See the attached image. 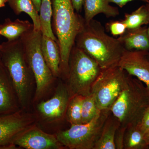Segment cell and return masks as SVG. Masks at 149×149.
<instances>
[{"mask_svg": "<svg viewBox=\"0 0 149 149\" xmlns=\"http://www.w3.org/2000/svg\"><path fill=\"white\" fill-rule=\"evenodd\" d=\"M52 29L60 49V77L66 80L70 52L85 22L74 9L71 0H52Z\"/></svg>", "mask_w": 149, "mask_h": 149, "instance_id": "6da1fadb", "label": "cell"}, {"mask_svg": "<svg viewBox=\"0 0 149 149\" xmlns=\"http://www.w3.org/2000/svg\"><path fill=\"white\" fill-rule=\"evenodd\" d=\"M74 45L94 58L102 70L117 65L125 50L118 39L107 34L101 22L94 19L85 22Z\"/></svg>", "mask_w": 149, "mask_h": 149, "instance_id": "7a4b0ae2", "label": "cell"}, {"mask_svg": "<svg viewBox=\"0 0 149 149\" xmlns=\"http://www.w3.org/2000/svg\"><path fill=\"white\" fill-rule=\"evenodd\" d=\"M1 45V60L10 76L21 109H26L30 104L35 80L22 41L20 38Z\"/></svg>", "mask_w": 149, "mask_h": 149, "instance_id": "3957f363", "label": "cell"}, {"mask_svg": "<svg viewBox=\"0 0 149 149\" xmlns=\"http://www.w3.org/2000/svg\"><path fill=\"white\" fill-rule=\"evenodd\" d=\"M149 105V92L141 81L128 74L126 82L109 110L120 125L136 124Z\"/></svg>", "mask_w": 149, "mask_h": 149, "instance_id": "277c9868", "label": "cell"}, {"mask_svg": "<svg viewBox=\"0 0 149 149\" xmlns=\"http://www.w3.org/2000/svg\"><path fill=\"white\" fill-rule=\"evenodd\" d=\"M102 70L94 58L74 45L70 56L68 75L65 84L70 97L75 95L85 97L90 95L93 83Z\"/></svg>", "mask_w": 149, "mask_h": 149, "instance_id": "5b68a950", "label": "cell"}, {"mask_svg": "<svg viewBox=\"0 0 149 149\" xmlns=\"http://www.w3.org/2000/svg\"><path fill=\"white\" fill-rule=\"evenodd\" d=\"M42 32L34 29L21 37L27 60L35 77L36 88L33 101L37 102L49 92L56 78L46 63L41 48Z\"/></svg>", "mask_w": 149, "mask_h": 149, "instance_id": "8992f818", "label": "cell"}, {"mask_svg": "<svg viewBox=\"0 0 149 149\" xmlns=\"http://www.w3.org/2000/svg\"><path fill=\"white\" fill-rule=\"evenodd\" d=\"M111 113L109 110H103L90 122L71 125L69 129L56 134L58 141L66 148L94 149L104 123Z\"/></svg>", "mask_w": 149, "mask_h": 149, "instance_id": "52a82bcc", "label": "cell"}, {"mask_svg": "<svg viewBox=\"0 0 149 149\" xmlns=\"http://www.w3.org/2000/svg\"><path fill=\"white\" fill-rule=\"evenodd\" d=\"M128 74L118 65L102 70L91 89V94L101 110H109L121 92Z\"/></svg>", "mask_w": 149, "mask_h": 149, "instance_id": "ba28073f", "label": "cell"}, {"mask_svg": "<svg viewBox=\"0 0 149 149\" xmlns=\"http://www.w3.org/2000/svg\"><path fill=\"white\" fill-rule=\"evenodd\" d=\"M23 110L0 116V147L11 143L19 134L34 125L35 116Z\"/></svg>", "mask_w": 149, "mask_h": 149, "instance_id": "9c48e42d", "label": "cell"}, {"mask_svg": "<svg viewBox=\"0 0 149 149\" xmlns=\"http://www.w3.org/2000/svg\"><path fill=\"white\" fill-rule=\"evenodd\" d=\"M70 98V94L66 84L60 82L53 96L37 105V111L43 119L47 121H59L65 118Z\"/></svg>", "mask_w": 149, "mask_h": 149, "instance_id": "30bf717a", "label": "cell"}, {"mask_svg": "<svg viewBox=\"0 0 149 149\" xmlns=\"http://www.w3.org/2000/svg\"><path fill=\"white\" fill-rule=\"evenodd\" d=\"M11 143L26 149H61L64 148L58 141L56 135L45 133L35 125L19 134Z\"/></svg>", "mask_w": 149, "mask_h": 149, "instance_id": "8fae6325", "label": "cell"}, {"mask_svg": "<svg viewBox=\"0 0 149 149\" xmlns=\"http://www.w3.org/2000/svg\"><path fill=\"white\" fill-rule=\"evenodd\" d=\"M148 53L147 51L125 49L117 65L129 75L141 81L149 92Z\"/></svg>", "mask_w": 149, "mask_h": 149, "instance_id": "7c38bea8", "label": "cell"}, {"mask_svg": "<svg viewBox=\"0 0 149 149\" xmlns=\"http://www.w3.org/2000/svg\"><path fill=\"white\" fill-rule=\"evenodd\" d=\"M8 71L0 58V116L21 109Z\"/></svg>", "mask_w": 149, "mask_h": 149, "instance_id": "4fadbf2b", "label": "cell"}, {"mask_svg": "<svg viewBox=\"0 0 149 149\" xmlns=\"http://www.w3.org/2000/svg\"><path fill=\"white\" fill-rule=\"evenodd\" d=\"M147 29L148 27L146 26L127 29L125 33L119 36L118 40L127 50L149 52V38Z\"/></svg>", "mask_w": 149, "mask_h": 149, "instance_id": "5bb4252c", "label": "cell"}, {"mask_svg": "<svg viewBox=\"0 0 149 149\" xmlns=\"http://www.w3.org/2000/svg\"><path fill=\"white\" fill-rule=\"evenodd\" d=\"M41 48L42 54L49 68L56 78L60 77L61 53L57 41L42 35Z\"/></svg>", "mask_w": 149, "mask_h": 149, "instance_id": "9a60e30c", "label": "cell"}, {"mask_svg": "<svg viewBox=\"0 0 149 149\" xmlns=\"http://www.w3.org/2000/svg\"><path fill=\"white\" fill-rule=\"evenodd\" d=\"M83 6L86 22H89L99 14H103L109 18L115 17L120 13L118 9L110 5L107 0H84Z\"/></svg>", "mask_w": 149, "mask_h": 149, "instance_id": "2e32d148", "label": "cell"}, {"mask_svg": "<svg viewBox=\"0 0 149 149\" xmlns=\"http://www.w3.org/2000/svg\"><path fill=\"white\" fill-rule=\"evenodd\" d=\"M33 29V23L28 20L17 19L13 21L8 18L3 24H0V35L6 37L8 41H13L21 38Z\"/></svg>", "mask_w": 149, "mask_h": 149, "instance_id": "e0dca14e", "label": "cell"}, {"mask_svg": "<svg viewBox=\"0 0 149 149\" xmlns=\"http://www.w3.org/2000/svg\"><path fill=\"white\" fill-rule=\"evenodd\" d=\"M120 125L117 118L111 113L104 123L100 138L94 149H116L115 136Z\"/></svg>", "mask_w": 149, "mask_h": 149, "instance_id": "ac0fdd59", "label": "cell"}, {"mask_svg": "<svg viewBox=\"0 0 149 149\" xmlns=\"http://www.w3.org/2000/svg\"><path fill=\"white\" fill-rule=\"evenodd\" d=\"M10 8L16 15L22 13L28 15L33 22L34 30H41L40 15L32 0H7Z\"/></svg>", "mask_w": 149, "mask_h": 149, "instance_id": "d6986e66", "label": "cell"}, {"mask_svg": "<svg viewBox=\"0 0 149 149\" xmlns=\"http://www.w3.org/2000/svg\"><path fill=\"white\" fill-rule=\"evenodd\" d=\"M145 134L137 124L128 125L125 130L124 149H149Z\"/></svg>", "mask_w": 149, "mask_h": 149, "instance_id": "ffe728a7", "label": "cell"}, {"mask_svg": "<svg viewBox=\"0 0 149 149\" xmlns=\"http://www.w3.org/2000/svg\"><path fill=\"white\" fill-rule=\"evenodd\" d=\"M41 30L43 35L57 41L52 27V0H41L40 12Z\"/></svg>", "mask_w": 149, "mask_h": 149, "instance_id": "44dd1931", "label": "cell"}, {"mask_svg": "<svg viewBox=\"0 0 149 149\" xmlns=\"http://www.w3.org/2000/svg\"><path fill=\"white\" fill-rule=\"evenodd\" d=\"M124 22L127 29H134L149 24V11L143 5L131 13H125Z\"/></svg>", "mask_w": 149, "mask_h": 149, "instance_id": "7402d4cb", "label": "cell"}, {"mask_svg": "<svg viewBox=\"0 0 149 149\" xmlns=\"http://www.w3.org/2000/svg\"><path fill=\"white\" fill-rule=\"evenodd\" d=\"M83 96L75 95L70 99L65 113V119L70 125L81 124Z\"/></svg>", "mask_w": 149, "mask_h": 149, "instance_id": "603a6c76", "label": "cell"}, {"mask_svg": "<svg viewBox=\"0 0 149 149\" xmlns=\"http://www.w3.org/2000/svg\"><path fill=\"white\" fill-rule=\"evenodd\" d=\"M99 108L95 97L92 94L85 96L82 106L81 123H86L91 121L101 112Z\"/></svg>", "mask_w": 149, "mask_h": 149, "instance_id": "cb8c5ba5", "label": "cell"}, {"mask_svg": "<svg viewBox=\"0 0 149 149\" xmlns=\"http://www.w3.org/2000/svg\"><path fill=\"white\" fill-rule=\"evenodd\" d=\"M106 29L114 37L120 36L125 33L127 26L123 19L111 20L105 24Z\"/></svg>", "mask_w": 149, "mask_h": 149, "instance_id": "d4e9b609", "label": "cell"}, {"mask_svg": "<svg viewBox=\"0 0 149 149\" xmlns=\"http://www.w3.org/2000/svg\"><path fill=\"white\" fill-rule=\"evenodd\" d=\"M126 128L120 125L116 130L114 138L116 149H124V136Z\"/></svg>", "mask_w": 149, "mask_h": 149, "instance_id": "484cf974", "label": "cell"}, {"mask_svg": "<svg viewBox=\"0 0 149 149\" xmlns=\"http://www.w3.org/2000/svg\"><path fill=\"white\" fill-rule=\"evenodd\" d=\"M139 128L144 133L149 131V105L145 110L141 119L137 123Z\"/></svg>", "mask_w": 149, "mask_h": 149, "instance_id": "4316f807", "label": "cell"}, {"mask_svg": "<svg viewBox=\"0 0 149 149\" xmlns=\"http://www.w3.org/2000/svg\"><path fill=\"white\" fill-rule=\"evenodd\" d=\"M109 3H114L118 6L119 7L122 8L126 5L128 3L134 1H140L146 3L149 0H107Z\"/></svg>", "mask_w": 149, "mask_h": 149, "instance_id": "83f0119b", "label": "cell"}, {"mask_svg": "<svg viewBox=\"0 0 149 149\" xmlns=\"http://www.w3.org/2000/svg\"><path fill=\"white\" fill-rule=\"evenodd\" d=\"M71 1L74 9L78 13L83 8L84 0H71Z\"/></svg>", "mask_w": 149, "mask_h": 149, "instance_id": "f1b7e54d", "label": "cell"}, {"mask_svg": "<svg viewBox=\"0 0 149 149\" xmlns=\"http://www.w3.org/2000/svg\"><path fill=\"white\" fill-rule=\"evenodd\" d=\"M32 1L37 11L39 13L41 6V0H32Z\"/></svg>", "mask_w": 149, "mask_h": 149, "instance_id": "f546056e", "label": "cell"}, {"mask_svg": "<svg viewBox=\"0 0 149 149\" xmlns=\"http://www.w3.org/2000/svg\"><path fill=\"white\" fill-rule=\"evenodd\" d=\"M6 3H7V0H0V8L5 6Z\"/></svg>", "mask_w": 149, "mask_h": 149, "instance_id": "4dcf8cb0", "label": "cell"}, {"mask_svg": "<svg viewBox=\"0 0 149 149\" xmlns=\"http://www.w3.org/2000/svg\"><path fill=\"white\" fill-rule=\"evenodd\" d=\"M145 139L146 142L147 143L148 145L149 146V131L148 133L145 134Z\"/></svg>", "mask_w": 149, "mask_h": 149, "instance_id": "1f68e13d", "label": "cell"}, {"mask_svg": "<svg viewBox=\"0 0 149 149\" xmlns=\"http://www.w3.org/2000/svg\"><path fill=\"white\" fill-rule=\"evenodd\" d=\"M146 7L147 9H148V10L149 11V0L148 1V2L146 3Z\"/></svg>", "mask_w": 149, "mask_h": 149, "instance_id": "d6a6232c", "label": "cell"}, {"mask_svg": "<svg viewBox=\"0 0 149 149\" xmlns=\"http://www.w3.org/2000/svg\"><path fill=\"white\" fill-rule=\"evenodd\" d=\"M147 32H148V35L149 38V27H148V29H147Z\"/></svg>", "mask_w": 149, "mask_h": 149, "instance_id": "836d02e7", "label": "cell"}, {"mask_svg": "<svg viewBox=\"0 0 149 149\" xmlns=\"http://www.w3.org/2000/svg\"><path fill=\"white\" fill-rule=\"evenodd\" d=\"M1 45L0 44V49H1Z\"/></svg>", "mask_w": 149, "mask_h": 149, "instance_id": "e575fe53", "label": "cell"}, {"mask_svg": "<svg viewBox=\"0 0 149 149\" xmlns=\"http://www.w3.org/2000/svg\"><path fill=\"white\" fill-rule=\"evenodd\" d=\"M148 58L149 59V52L148 54Z\"/></svg>", "mask_w": 149, "mask_h": 149, "instance_id": "d590c367", "label": "cell"}]
</instances>
